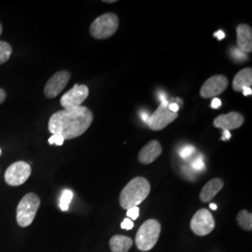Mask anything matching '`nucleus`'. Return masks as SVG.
Segmentation results:
<instances>
[{
    "label": "nucleus",
    "mask_w": 252,
    "mask_h": 252,
    "mask_svg": "<svg viewBox=\"0 0 252 252\" xmlns=\"http://www.w3.org/2000/svg\"><path fill=\"white\" fill-rule=\"evenodd\" d=\"M94 114L84 106L71 109H63L54 113L48 124V129L53 135L63 136L69 140L83 135L90 127Z\"/></svg>",
    "instance_id": "1"
},
{
    "label": "nucleus",
    "mask_w": 252,
    "mask_h": 252,
    "mask_svg": "<svg viewBox=\"0 0 252 252\" xmlns=\"http://www.w3.org/2000/svg\"><path fill=\"white\" fill-rule=\"evenodd\" d=\"M151 191V184L143 177H136L129 181L120 193V205L124 209L137 207L147 198Z\"/></svg>",
    "instance_id": "2"
},
{
    "label": "nucleus",
    "mask_w": 252,
    "mask_h": 252,
    "mask_svg": "<svg viewBox=\"0 0 252 252\" xmlns=\"http://www.w3.org/2000/svg\"><path fill=\"white\" fill-rule=\"evenodd\" d=\"M161 234V224L158 220L151 219L147 220L139 227L135 234V244L139 251L149 252L154 248L159 240Z\"/></svg>",
    "instance_id": "3"
},
{
    "label": "nucleus",
    "mask_w": 252,
    "mask_h": 252,
    "mask_svg": "<svg viewBox=\"0 0 252 252\" xmlns=\"http://www.w3.org/2000/svg\"><path fill=\"white\" fill-rule=\"evenodd\" d=\"M40 207V199L34 192H28L23 198L16 209V220L19 226L28 227L35 220L36 212Z\"/></svg>",
    "instance_id": "4"
},
{
    "label": "nucleus",
    "mask_w": 252,
    "mask_h": 252,
    "mask_svg": "<svg viewBox=\"0 0 252 252\" xmlns=\"http://www.w3.org/2000/svg\"><path fill=\"white\" fill-rule=\"evenodd\" d=\"M119 28V18L115 13L108 12L95 19L90 27L91 36L96 39H107L113 36Z\"/></svg>",
    "instance_id": "5"
},
{
    "label": "nucleus",
    "mask_w": 252,
    "mask_h": 252,
    "mask_svg": "<svg viewBox=\"0 0 252 252\" xmlns=\"http://www.w3.org/2000/svg\"><path fill=\"white\" fill-rule=\"evenodd\" d=\"M168 105L169 103L167 100L162 99L160 106L146 122L153 131H161L179 117V113L172 112L168 108Z\"/></svg>",
    "instance_id": "6"
},
{
    "label": "nucleus",
    "mask_w": 252,
    "mask_h": 252,
    "mask_svg": "<svg viewBox=\"0 0 252 252\" xmlns=\"http://www.w3.org/2000/svg\"><path fill=\"white\" fill-rule=\"evenodd\" d=\"M31 172V166L27 162L19 161L13 162L5 172V181L12 187L21 186L29 179Z\"/></svg>",
    "instance_id": "7"
},
{
    "label": "nucleus",
    "mask_w": 252,
    "mask_h": 252,
    "mask_svg": "<svg viewBox=\"0 0 252 252\" xmlns=\"http://www.w3.org/2000/svg\"><path fill=\"white\" fill-rule=\"evenodd\" d=\"M189 226L193 234L198 236H205L214 230L215 220L207 209L202 208L193 215Z\"/></svg>",
    "instance_id": "8"
},
{
    "label": "nucleus",
    "mask_w": 252,
    "mask_h": 252,
    "mask_svg": "<svg viewBox=\"0 0 252 252\" xmlns=\"http://www.w3.org/2000/svg\"><path fill=\"white\" fill-rule=\"evenodd\" d=\"M89 96V88L84 84H75L72 89L66 92L60 99L64 109L81 107V104Z\"/></svg>",
    "instance_id": "9"
},
{
    "label": "nucleus",
    "mask_w": 252,
    "mask_h": 252,
    "mask_svg": "<svg viewBox=\"0 0 252 252\" xmlns=\"http://www.w3.org/2000/svg\"><path fill=\"white\" fill-rule=\"evenodd\" d=\"M71 74L67 70H61L53 75L46 82L44 94L47 98L53 99L56 97L69 82Z\"/></svg>",
    "instance_id": "10"
},
{
    "label": "nucleus",
    "mask_w": 252,
    "mask_h": 252,
    "mask_svg": "<svg viewBox=\"0 0 252 252\" xmlns=\"http://www.w3.org/2000/svg\"><path fill=\"white\" fill-rule=\"evenodd\" d=\"M228 87V79L223 75H216L207 79L202 85L200 95L203 98H211L222 94Z\"/></svg>",
    "instance_id": "11"
},
{
    "label": "nucleus",
    "mask_w": 252,
    "mask_h": 252,
    "mask_svg": "<svg viewBox=\"0 0 252 252\" xmlns=\"http://www.w3.org/2000/svg\"><path fill=\"white\" fill-rule=\"evenodd\" d=\"M244 117L242 114L232 111L227 114H221L214 120L213 126L216 128L222 129L223 131L234 130L243 126Z\"/></svg>",
    "instance_id": "12"
},
{
    "label": "nucleus",
    "mask_w": 252,
    "mask_h": 252,
    "mask_svg": "<svg viewBox=\"0 0 252 252\" xmlns=\"http://www.w3.org/2000/svg\"><path fill=\"white\" fill-rule=\"evenodd\" d=\"M162 154V146L157 140H152L145 145L138 153V161L143 164H150Z\"/></svg>",
    "instance_id": "13"
},
{
    "label": "nucleus",
    "mask_w": 252,
    "mask_h": 252,
    "mask_svg": "<svg viewBox=\"0 0 252 252\" xmlns=\"http://www.w3.org/2000/svg\"><path fill=\"white\" fill-rule=\"evenodd\" d=\"M237 45L244 54H251L252 52V29L249 25H239L236 27Z\"/></svg>",
    "instance_id": "14"
},
{
    "label": "nucleus",
    "mask_w": 252,
    "mask_h": 252,
    "mask_svg": "<svg viewBox=\"0 0 252 252\" xmlns=\"http://www.w3.org/2000/svg\"><path fill=\"white\" fill-rule=\"evenodd\" d=\"M223 188V181L220 179H212L203 187L200 192V200L204 203H208L217 195V193Z\"/></svg>",
    "instance_id": "15"
},
{
    "label": "nucleus",
    "mask_w": 252,
    "mask_h": 252,
    "mask_svg": "<svg viewBox=\"0 0 252 252\" xmlns=\"http://www.w3.org/2000/svg\"><path fill=\"white\" fill-rule=\"evenodd\" d=\"M252 84V69L244 68L234 76L233 89L235 92H242L244 88H251Z\"/></svg>",
    "instance_id": "16"
},
{
    "label": "nucleus",
    "mask_w": 252,
    "mask_h": 252,
    "mask_svg": "<svg viewBox=\"0 0 252 252\" xmlns=\"http://www.w3.org/2000/svg\"><path fill=\"white\" fill-rule=\"evenodd\" d=\"M133 246V240L126 235H114L109 240V247L112 252H128Z\"/></svg>",
    "instance_id": "17"
},
{
    "label": "nucleus",
    "mask_w": 252,
    "mask_h": 252,
    "mask_svg": "<svg viewBox=\"0 0 252 252\" xmlns=\"http://www.w3.org/2000/svg\"><path fill=\"white\" fill-rule=\"evenodd\" d=\"M236 221L238 225L243 228L245 231H252V215L251 212L244 209L238 212L236 216Z\"/></svg>",
    "instance_id": "18"
},
{
    "label": "nucleus",
    "mask_w": 252,
    "mask_h": 252,
    "mask_svg": "<svg viewBox=\"0 0 252 252\" xmlns=\"http://www.w3.org/2000/svg\"><path fill=\"white\" fill-rule=\"evenodd\" d=\"M12 54V47L7 41L0 40V64L8 62Z\"/></svg>",
    "instance_id": "19"
},
{
    "label": "nucleus",
    "mask_w": 252,
    "mask_h": 252,
    "mask_svg": "<svg viewBox=\"0 0 252 252\" xmlns=\"http://www.w3.org/2000/svg\"><path fill=\"white\" fill-rule=\"evenodd\" d=\"M73 192L70 189H64L61 195L59 207L62 211H67L69 208V204L72 201Z\"/></svg>",
    "instance_id": "20"
},
{
    "label": "nucleus",
    "mask_w": 252,
    "mask_h": 252,
    "mask_svg": "<svg viewBox=\"0 0 252 252\" xmlns=\"http://www.w3.org/2000/svg\"><path fill=\"white\" fill-rule=\"evenodd\" d=\"M194 153H195V148L189 145V146H185L180 150V155L181 158H183L184 160H187Z\"/></svg>",
    "instance_id": "21"
},
{
    "label": "nucleus",
    "mask_w": 252,
    "mask_h": 252,
    "mask_svg": "<svg viewBox=\"0 0 252 252\" xmlns=\"http://www.w3.org/2000/svg\"><path fill=\"white\" fill-rule=\"evenodd\" d=\"M126 215L128 217V219H130L132 220H135L139 217V208H138V207H135L127 209Z\"/></svg>",
    "instance_id": "22"
},
{
    "label": "nucleus",
    "mask_w": 252,
    "mask_h": 252,
    "mask_svg": "<svg viewBox=\"0 0 252 252\" xmlns=\"http://www.w3.org/2000/svg\"><path fill=\"white\" fill-rule=\"evenodd\" d=\"M191 166L194 170H197V171L203 170L205 168V162L203 161L202 157L200 156L197 159H195L193 162H191Z\"/></svg>",
    "instance_id": "23"
},
{
    "label": "nucleus",
    "mask_w": 252,
    "mask_h": 252,
    "mask_svg": "<svg viewBox=\"0 0 252 252\" xmlns=\"http://www.w3.org/2000/svg\"><path fill=\"white\" fill-rule=\"evenodd\" d=\"M63 136L59 135H53L50 138H49V143L51 145L55 144L57 146H62L63 144Z\"/></svg>",
    "instance_id": "24"
},
{
    "label": "nucleus",
    "mask_w": 252,
    "mask_h": 252,
    "mask_svg": "<svg viewBox=\"0 0 252 252\" xmlns=\"http://www.w3.org/2000/svg\"><path fill=\"white\" fill-rule=\"evenodd\" d=\"M121 227H122V229H125V230H132L134 227V221L132 220L126 218L121 223Z\"/></svg>",
    "instance_id": "25"
},
{
    "label": "nucleus",
    "mask_w": 252,
    "mask_h": 252,
    "mask_svg": "<svg viewBox=\"0 0 252 252\" xmlns=\"http://www.w3.org/2000/svg\"><path fill=\"white\" fill-rule=\"evenodd\" d=\"M7 98V93L6 91L0 88V105L4 103V101Z\"/></svg>",
    "instance_id": "26"
},
{
    "label": "nucleus",
    "mask_w": 252,
    "mask_h": 252,
    "mask_svg": "<svg viewBox=\"0 0 252 252\" xmlns=\"http://www.w3.org/2000/svg\"><path fill=\"white\" fill-rule=\"evenodd\" d=\"M221 106V101L219 99V98H214L213 101H212V103H211V107L213 108H219Z\"/></svg>",
    "instance_id": "27"
},
{
    "label": "nucleus",
    "mask_w": 252,
    "mask_h": 252,
    "mask_svg": "<svg viewBox=\"0 0 252 252\" xmlns=\"http://www.w3.org/2000/svg\"><path fill=\"white\" fill-rule=\"evenodd\" d=\"M230 138H231V133H230V131H223L222 136H221V140L228 141V140H230Z\"/></svg>",
    "instance_id": "28"
},
{
    "label": "nucleus",
    "mask_w": 252,
    "mask_h": 252,
    "mask_svg": "<svg viewBox=\"0 0 252 252\" xmlns=\"http://www.w3.org/2000/svg\"><path fill=\"white\" fill-rule=\"evenodd\" d=\"M168 108L171 110L172 112L178 113V111H179V105L176 104V103H172V104L168 105Z\"/></svg>",
    "instance_id": "29"
},
{
    "label": "nucleus",
    "mask_w": 252,
    "mask_h": 252,
    "mask_svg": "<svg viewBox=\"0 0 252 252\" xmlns=\"http://www.w3.org/2000/svg\"><path fill=\"white\" fill-rule=\"evenodd\" d=\"M214 36H216L217 38L219 39V40H221L222 38H224L225 37V34L222 32V31H218V32H216L214 35H213Z\"/></svg>",
    "instance_id": "30"
},
{
    "label": "nucleus",
    "mask_w": 252,
    "mask_h": 252,
    "mask_svg": "<svg viewBox=\"0 0 252 252\" xmlns=\"http://www.w3.org/2000/svg\"><path fill=\"white\" fill-rule=\"evenodd\" d=\"M242 93H243V94L245 95V96H248V95H252V88H244L243 91H242Z\"/></svg>",
    "instance_id": "31"
},
{
    "label": "nucleus",
    "mask_w": 252,
    "mask_h": 252,
    "mask_svg": "<svg viewBox=\"0 0 252 252\" xmlns=\"http://www.w3.org/2000/svg\"><path fill=\"white\" fill-rule=\"evenodd\" d=\"M209 207H210V208H211V209H213V210H216L217 209L216 204H210V206H209Z\"/></svg>",
    "instance_id": "32"
},
{
    "label": "nucleus",
    "mask_w": 252,
    "mask_h": 252,
    "mask_svg": "<svg viewBox=\"0 0 252 252\" xmlns=\"http://www.w3.org/2000/svg\"><path fill=\"white\" fill-rule=\"evenodd\" d=\"M105 3H114L116 2V0H104Z\"/></svg>",
    "instance_id": "33"
},
{
    "label": "nucleus",
    "mask_w": 252,
    "mask_h": 252,
    "mask_svg": "<svg viewBox=\"0 0 252 252\" xmlns=\"http://www.w3.org/2000/svg\"><path fill=\"white\" fill-rule=\"evenodd\" d=\"M2 32H3V27H2V25H1V23H0V36H1Z\"/></svg>",
    "instance_id": "34"
},
{
    "label": "nucleus",
    "mask_w": 252,
    "mask_h": 252,
    "mask_svg": "<svg viewBox=\"0 0 252 252\" xmlns=\"http://www.w3.org/2000/svg\"><path fill=\"white\" fill-rule=\"evenodd\" d=\"M0 154H1V149H0Z\"/></svg>",
    "instance_id": "35"
}]
</instances>
